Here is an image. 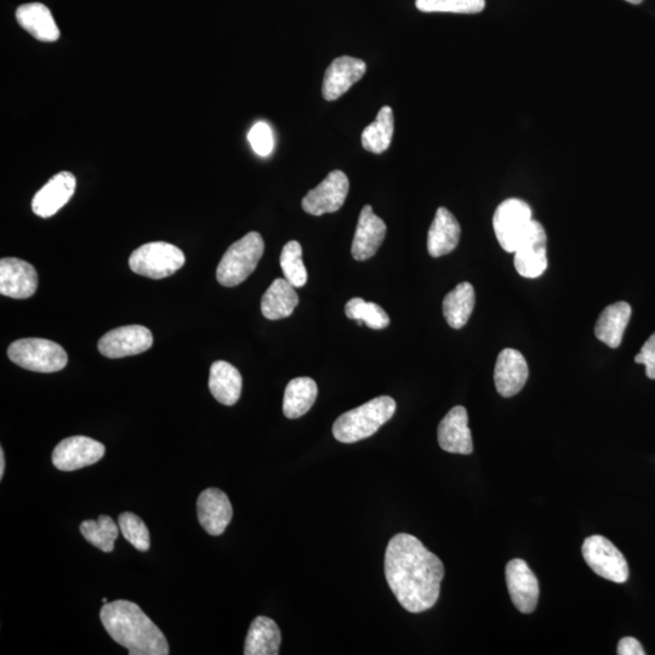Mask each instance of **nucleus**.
Returning a JSON list of instances; mask_svg holds the SVG:
<instances>
[{
	"mask_svg": "<svg viewBox=\"0 0 655 655\" xmlns=\"http://www.w3.org/2000/svg\"><path fill=\"white\" fill-rule=\"evenodd\" d=\"M385 575L401 606L421 613L434 607L440 597L444 566L418 538L401 533L387 545Z\"/></svg>",
	"mask_w": 655,
	"mask_h": 655,
	"instance_id": "obj_1",
	"label": "nucleus"
},
{
	"mask_svg": "<svg viewBox=\"0 0 655 655\" xmlns=\"http://www.w3.org/2000/svg\"><path fill=\"white\" fill-rule=\"evenodd\" d=\"M107 634L130 655H168L167 637L134 602H108L100 611Z\"/></svg>",
	"mask_w": 655,
	"mask_h": 655,
	"instance_id": "obj_2",
	"label": "nucleus"
},
{
	"mask_svg": "<svg viewBox=\"0 0 655 655\" xmlns=\"http://www.w3.org/2000/svg\"><path fill=\"white\" fill-rule=\"evenodd\" d=\"M396 402L389 396H380L350 410L336 419L333 435L341 443H356L373 436L396 413Z\"/></svg>",
	"mask_w": 655,
	"mask_h": 655,
	"instance_id": "obj_3",
	"label": "nucleus"
},
{
	"mask_svg": "<svg viewBox=\"0 0 655 655\" xmlns=\"http://www.w3.org/2000/svg\"><path fill=\"white\" fill-rule=\"evenodd\" d=\"M260 233L250 232L226 250L216 270V279L224 287H236L252 275L264 255Z\"/></svg>",
	"mask_w": 655,
	"mask_h": 655,
	"instance_id": "obj_4",
	"label": "nucleus"
},
{
	"mask_svg": "<svg viewBox=\"0 0 655 655\" xmlns=\"http://www.w3.org/2000/svg\"><path fill=\"white\" fill-rule=\"evenodd\" d=\"M8 357L17 366L37 373L60 372L67 366L64 347L47 339H20L11 344Z\"/></svg>",
	"mask_w": 655,
	"mask_h": 655,
	"instance_id": "obj_5",
	"label": "nucleus"
},
{
	"mask_svg": "<svg viewBox=\"0 0 655 655\" xmlns=\"http://www.w3.org/2000/svg\"><path fill=\"white\" fill-rule=\"evenodd\" d=\"M185 254L173 244L152 242L144 244L131 254L129 266L136 275L151 279L173 276L185 265Z\"/></svg>",
	"mask_w": 655,
	"mask_h": 655,
	"instance_id": "obj_6",
	"label": "nucleus"
},
{
	"mask_svg": "<svg viewBox=\"0 0 655 655\" xmlns=\"http://www.w3.org/2000/svg\"><path fill=\"white\" fill-rule=\"evenodd\" d=\"M532 221V209L521 199L510 198L501 203L493 216L494 232L501 248L514 254Z\"/></svg>",
	"mask_w": 655,
	"mask_h": 655,
	"instance_id": "obj_7",
	"label": "nucleus"
},
{
	"mask_svg": "<svg viewBox=\"0 0 655 655\" xmlns=\"http://www.w3.org/2000/svg\"><path fill=\"white\" fill-rule=\"evenodd\" d=\"M582 550L585 562L600 577L618 584L629 579L628 562L612 541L592 535L584 541Z\"/></svg>",
	"mask_w": 655,
	"mask_h": 655,
	"instance_id": "obj_8",
	"label": "nucleus"
},
{
	"mask_svg": "<svg viewBox=\"0 0 655 655\" xmlns=\"http://www.w3.org/2000/svg\"><path fill=\"white\" fill-rule=\"evenodd\" d=\"M546 243H548V237H546L543 225L533 220L514 253V264L518 275L532 279L544 275L548 269Z\"/></svg>",
	"mask_w": 655,
	"mask_h": 655,
	"instance_id": "obj_9",
	"label": "nucleus"
},
{
	"mask_svg": "<svg viewBox=\"0 0 655 655\" xmlns=\"http://www.w3.org/2000/svg\"><path fill=\"white\" fill-rule=\"evenodd\" d=\"M104 444L85 436L68 437L55 447L53 464L60 471L70 472L99 463L104 458Z\"/></svg>",
	"mask_w": 655,
	"mask_h": 655,
	"instance_id": "obj_10",
	"label": "nucleus"
},
{
	"mask_svg": "<svg viewBox=\"0 0 655 655\" xmlns=\"http://www.w3.org/2000/svg\"><path fill=\"white\" fill-rule=\"evenodd\" d=\"M350 182L341 170H334L316 189L303 199V209L307 214L321 216L338 212L349 195Z\"/></svg>",
	"mask_w": 655,
	"mask_h": 655,
	"instance_id": "obj_11",
	"label": "nucleus"
},
{
	"mask_svg": "<svg viewBox=\"0 0 655 655\" xmlns=\"http://www.w3.org/2000/svg\"><path fill=\"white\" fill-rule=\"evenodd\" d=\"M153 345L151 330L144 326L119 327L108 332L99 341V351L107 358L140 355Z\"/></svg>",
	"mask_w": 655,
	"mask_h": 655,
	"instance_id": "obj_12",
	"label": "nucleus"
},
{
	"mask_svg": "<svg viewBox=\"0 0 655 655\" xmlns=\"http://www.w3.org/2000/svg\"><path fill=\"white\" fill-rule=\"evenodd\" d=\"M505 575L515 607L521 613H533L539 601V582L532 569L520 558H515L506 566Z\"/></svg>",
	"mask_w": 655,
	"mask_h": 655,
	"instance_id": "obj_13",
	"label": "nucleus"
},
{
	"mask_svg": "<svg viewBox=\"0 0 655 655\" xmlns=\"http://www.w3.org/2000/svg\"><path fill=\"white\" fill-rule=\"evenodd\" d=\"M38 273L25 260L5 258L0 261V294L13 299H28L36 294Z\"/></svg>",
	"mask_w": 655,
	"mask_h": 655,
	"instance_id": "obj_14",
	"label": "nucleus"
},
{
	"mask_svg": "<svg viewBox=\"0 0 655 655\" xmlns=\"http://www.w3.org/2000/svg\"><path fill=\"white\" fill-rule=\"evenodd\" d=\"M197 516L204 531L218 537L229 526L233 510L229 497L218 488H208L197 500Z\"/></svg>",
	"mask_w": 655,
	"mask_h": 655,
	"instance_id": "obj_15",
	"label": "nucleus"
},
{
	"mask_svg": "<svg viewBox=\"0 0 655 655\" xmlns=\"http://www.w3.org/2000/svg\"><path fill=\"white\" fill-rule=\"evenodd\" d=\"M77 181L70 172H61L51 178L32 201L33 213L39 218L48 219L70 202L76 191Z\"/></svg>",
	"mask_w": 655,
	"mask_h": 655,
	"instance_id": "obj_16",
	"label": "nucleus"
},
{
	"mask_svg": "<svg viewBox=\"0 0 655 655\" xmlns=\"http://www.w3.org/2000/svg\"><path fill=\"white\" fill-rule=\"evenodd\" d=\"M437 436L443 451L463 455L474 452L469 415L464 407L457 406L449 410L438 425Z\"/></svg>",
	"mask_w": 655,
	"mask_h": 655,
	"instance_id": "obj_17",
	"label": "nucleus"
},
{
	"mask_svg": "<svg viewBox=\"0 0 655 655\" xmlns=\"http://www.w3.org/2000/svg\"><path fill=\"white\" fill-rule=\"evenodd\" d=\"M367 72L366 62L352 56L335 59L326 71L323 81V98L335 101L350 90L353 84L361 81Z\"/></svg>",
	"mask_w": 655,
	"mask_h": 655,
	"instance_id": "obj_18",
	"label": "nucleus"
},
{
	"mask_svg": "<svg viewBox=\"0 0 655 655\" xmlns=\"http://www.w3.org/2000/svg\"><path fill=\"white\" fill-rule=\"evenodd\" d=\"M528 375V364L520 351L505 349L500 352L494 369V383L500 396L517 395L526 385Z\"/></svg>",
	"mask_w": 655,
	"mask_h": 655,
	"instance_id": "obj_19",
	"label": "nucleus"
},
{
	"mask_svg": "<svg viewBox=\"0 0 655 655\" xmlns=\"http://www.w3.org/2000/svg\"><path fill=\"white\" fill-rule=\"evenodd\" d=\"M386 225L383 219L375 215L373 208L366 205L358 219L355 238H353L351 253L353 259L366 261L373 258L386 237Z\"/></svg>",
	"mask_w": 655,
	"mask_h": 655,
	"instance_id": "obj_20",
	"label": "nucleus"
},
{
	"mask_svg": "<svg viewBox=\"0 0 655 655\" xmlns=\"http://www.w3.org/2000/svg\"><path fill=\"white\" fill-rule=\"evenodd\" d=\"M16 20L25 31L39 42L59 41L60 30L53 14L42 3H28L16 10Z\"/></svg>",
	"mask_w": 655,
	"mask_h": 655,
	"instance_id": "obj_21",
	"label": "nucleus"
},
{
	"mask_svg": "<svg viewBox=\"0 0 655 655\" xmlns=\"http://www.w3.org/2000/svg\"><path fill=\"white\" fill-rule=\"evenodd\" d=\"M461 229L455 216L446 208L437 210L427 235V250L432 258L452 253L458 247Z\"/></svg>",
	"mask_w": 655,
	"mask_h": 655,
	"instance_id": "obj_22",
	"label": "nucleus"
},
{
	"mask_svg": "<svg viewBox=\"0 0 655 655\" xmlns=\"http://www.w3.org/2000/svg\"><path fill=\"white\" fill-rule=\"evenodd\" d=\"M299 305L295 287L287 279L277 278L261 299V312L267 320L278 321L293 315Z\"/></svg>",
	"mask_w": 655,
	"mask_h": 655,
	"instance_id": "obj_23",
	"label": "nucleus"
},
{
	"mask_svg": "<svg viewBox=\"0 0 655 655\" xmlns=\"http://www.w3.org/2000/svg\"><path fill=\"white\" fill-rule=\"evenodd\" d=\"M631 313V306L625 301H619V303L606 307L598 317L595 326L596 338L611 349H617L622 344Z\"/></svg>",
	"mask_w": 655,
	"mask_h": 655,
	"instance_id": "obj_24",
	"label": "nucleus"
},
{
	"mask_svg": "<svg viewBox=\"0 0 655 655\" xmlns=\"http://www.w3.org/2000/svg\"><path fill=\"white\" fill-rule=\"evenodd\" d=\"M242 375L236 367L225 361H216L210 368L209 389L215 400L224 406H233L242 393Z\"/></svg>",
	"mask_w": 655,
	"mask_h": 655,
	"instance_id": "obj_25",
	"label": "nucleus"
},
{
	"mask_svg": "<svg viewBox=\"0 0 655 655\" xmlns=\"http://www.w3.org/2000/svg\"><path fill=\"white\" fill-rule=\"evenodd\" d=\"M281 631L272 619L258 617L250 625L244 654L246 655H277L281 646Z\"/></svg>",
	"mask_w": 655,
	"mask_h": 655,
	"instance_id": "obj_26",
	"label": "nucleus"
},
{
	"mask_svg": "<svg viewBox=\"0 0 655 655\" xmlns=\"http://www.w3.org/2000/svg\"><path fill=\"white\" fill-rule=\"evenodd\" d=\"M476 303L475 289L469 282L458 284L443 299V315L454 329H461L469 322Z\"/></svg>",
	"mask_w": 655,
	"mask_h": 655,
	"instance_id": "obj_27",
	"label": "nucleus"
},
{
	"mask_svg": "<svg viewBox=\"0 0 655 655\" xmlns=\"http://www.w3.org/2000/svg\"><path fill=\"white\" fill-rule=\"evenodd\" d=\"M318 396L316 381L311 378H296L286 387L283 398V413L288 419L303 417L315 404Z\"/></svg>",
	"mask_w": 655,
	"mask_h": 655,
	"instance_id": "obj_28",
	"label": "nucleus"
},
{
	"mask_svg": "<svg viewBox=\"0 0 655 655\" xmlns=\"http://www.w3.org/2000/svg\"><path fill=\"white\" fill-rule=\"evenodd\" d=\"M395 121L393 111L389 106H384L378 113L377 119L368 125L362 133V146L364 150L380 155L390 147Z\"/></svg>",
	"mask_w": 655,
	"mask_h": 655,
	"instance_id": "obj_29",
	"label": "nucleus"
},
{
	"mask_svg": "<svg viewBox=\"0 0 655 655\" xmlns=\"http://www.w3.org/2000/svg\"><path fill=\"white\" fill-rule=\"evenodd\" d=\"M118 524L110 516L101 515L98 520H87L81 524V533L85 540L104 552L115 549V541L119 535Z\"/></svg>",
	"mask_w": 655,
	"mask_h": 655,
	"instance_id": "obj_30",
	"label": "nucleus"
},
{
	"mask_svg": "<svg viewBox=\"0 0 655 655\" xmlns=\"http://www.w3.org/2000/svg\"><path fill=\"white\" fill-rule=\"evenodd\" d=\"M346 316L353 321H362L370 329H385L389 327L390 317L383 307L367 303L361 298H353L345 306Z\"/></svg>",
	"mask_w": 655,
	"mask_h": 655,
	"instance_id": "obj_31",
	"label": "nucleus"
},
{
	"mask_svg": "<svg viewBox=\"0 0 655 655\" xmlns=\"http://www.w3.org/2000/svg\"><path fill=\"white\" fill-rule=\"evenodd\" d=\"M282 271L287 281L295 288L304 287L307 282V270L303 260V248L298 241H290L281 254Z\"/></svg>",
	"mask_w": 655,
	"mask_h": 655,
	"instance_id": "obj_32",
	"label": "nucleus"
},
{
	"mask_svg": "<svg viewBox=\"0 0 655 655\" xmlns=\"http://www.w3.org/2000/svg\"><path fill=\"white\" fill-rule=\"evenodd\" d=\"M423 13L478 14L486 8V0H417Z\"/></svg>",
	"mask_w": 655,
	"mask_h": 655,
	"instance_id": "obj_33",
	"label": "nucleus"
},
{
	"mask_svg": "<svg viewBox=\"0 0 655 655\" xmlns=\"http://www.w3.org/2000/svg\"><path fill=\"white\" fill-rule=\"evenodd\" d=\"M118 526L123 537L134 546L136 550L146 552L151 546L150 531L144 521L133 512H124L118 517Z\"/></svg>",
	"mask_w": 655,
	"mask_h": 655,
	"instance_id": "obj_34",
	"label": "nucleus"
},
{
	"mask_svg": "<svg viewBox=\"0 0 655 655\" xmlns=\"http://www.w3.org/2000/svg\"><path fill=\"white\" fill-rule=\"evenodd\" d=\"M250 146H252L256 155L260 157L270 156L273 147H275V139H273L272 129L269 124L259 122L250 129L248 134Z\"/></svg>",
	"mask_w": 655,
	"mask_h": 655,
	"instance_id": "obj_35",
	"label": "nucleus"
},
{
	"mask_svg": "<svg viewBox=\"0 0 655 655\" xmlns=\"http://www.w3.org/2000/svg\"><path fill=\"white\" fill-rule=\"evenodd\" d=\"M635 362L646 366L647 377L655 380V333L642 346L639 355L635 357Z\"/></svg>",
	"mask_w": 655,
	"mask_h": 655,
	"instance_id": "obj_36",
	"label": "nucleus"
},
{
	"mask_svg": "<svg viewBox=\"0 0 655 655\" xmlns=\"http://www.w3.org/2000/svg\"><path fill=\"white\" fill-rule=\"evenodd\" d=\"M619 655H645L641 643L634 639V637H624L618 643Z\"/></svg>",
	"mask_w": 655,
	"mask_h": 655,
	"instance_id": "obj_37",
	"label": "nucleus"
},
{
	"mask_svg": "<svg viewBox=\"0 0 655 655\" xmlns=\"http://www.w3.org/2000/svg\"><path fill=\"white\" fill-rule=\"evenodd\" d=\"M4 471H5V455L2 448L0 449V480H3Z\"/></svg>",
	"mask_w": 655,
	"mask_h": 655,
	"instance_id": "obj_38",
	"label": "nucleus"
},
{
	"mask_svg": "<svg viewBox=\"0 0 655 655\" xmlns=\"http://www.w3.org/2000/svg\"><path fill=\"white\" fill-rule=\"evenodd\" d=\"M626 2L637 5V4H641L643 0H626Z\"/></svg>",
	"mask_w": 655,
	"mask_h": 655,
	"instance_id": "obj_39",
	"label": "nucleus"
},
{
	"mask_svg": "<svg viewBox=\"0 0 655 655\" xmlns=\"http://www.w3.org/2000/svg\"><path fill=\"white\" fill-rule=\"evenodd\" d=\"M102 602H104V605H106V603H108L107 598L105 597L104 600H102Z\"/></svg>",
	"mask_w": 655,
	"mask_h": 655,
	"instance_id": "obj_40",
	"label": "nucleus"
}]
</instances>
